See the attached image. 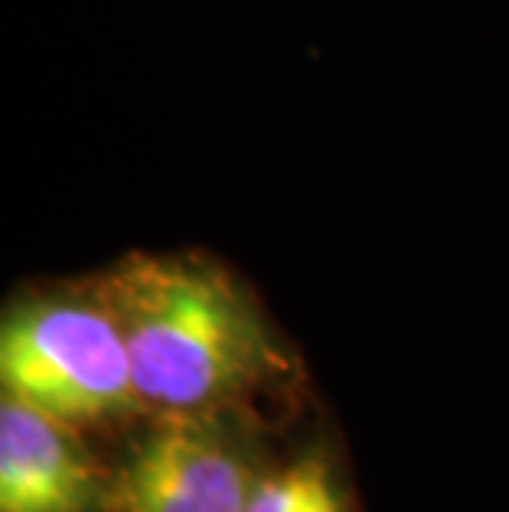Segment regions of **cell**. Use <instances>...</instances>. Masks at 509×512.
Instances as JSON below:
<instances>
[{
  "label": "cell",
  "mask_w": 509,
  "mask_h": 512,
  "mask_svg": "<svg viewBox=\"0 0 509 512\" xmlns=\"http://www.w3.org/2000/svg\"><path fill=\"white\" fill-rule=\"evenodd\" d=\"M245 512H351V503L324 456H298L265 473Z\"/></svg>",
  "instance_id": "obj_5"
},
{
  "label": "cell",
  "mask_w": 509,
  "mask_h": 512,
  "mask_svg": "<svg viewBox=\"0 0 509 512\" xmlns=\"http://www.w3.org/2000/svg\"><path fill=\"white\" fill-rule=\"evenodd\" d=\"M0 512H113V479L73 423L10 394L0 403Z\"/></svg>",
  "instance_id": "obj_4"
},
{
  "label": "cell",
  "mask_w": 509,
  "mask_h": 512,
  "mask_svg": "<svg viewBox=\"0 0 509 512\" xmlns=\"http://www.w3.org/2000/svg\"><path fill=\"white\" fill-rule=\"evenodd\" d=\"M265 473L219 413H162L113 476V512H245Z\"/></svg>",
  "instance_id": "obj_3"
},
{
  "label": "cell",
  "mask_w": 509,
  "mask_h": 512,
  "mask_svg": "<svg viewBox=\"0 0 509 512\" xmlns=\"http://www.w3.org/2000/svg\"><path fill=\"white\" fill-rule=\"evenodd\" d=\"M100 291L123 324L146 410L222 413L278 364L248 298L205 261L133 258Z\"/></svg>",
  "instance_id": "obj_1"
},
{
  "label": "cell",
  "mask_w": 509,
  "mask_h": 512,
  "mask_svg": "<svg viewBox=\"0 0 509 512\" xmlns=\"http://www.w3.org/2000/svg\"><path fill=\"white\" fill-rule=\"evenodd\" d=\"M4 394L67 423L143 410L133 357L106 294L20 304L0 331Z\"/></svg>",
  "instance_id": "obj_2"
}]
</instances>
